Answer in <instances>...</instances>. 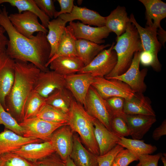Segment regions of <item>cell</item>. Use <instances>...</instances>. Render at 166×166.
<instances>
[{"instance_id":"1","label":"cell","mask_w":166,"mask_h":166,"mask_svg":"<svg viewBox=\"0 0 166 166\" xmlns=\"http://www.w3.org/2000/svg\"><path fill=\"white\" fill-rule=\"evenodd\" d=\"M5 6L0 8V26L9 37L6 52L11 58L32 63L41 71L48 70L46 64L49 59L50 45L46 34L38 32L28 38L18 32L11 23Z\"/></svg>"},{"instance_id":"2","label":"cell","mask_w":166,"mask_h":166,"mask_svg":"<svg viewBox=\"0 0 166 166\" xmlns=\"http://www.w3.org/2000/svg\"><path fill=\"white\" fill-rule=\"evenodd\" d=\"M14 83L5 98V109L19 123L24 119L25 104L34 90L41 70L33 64L15 60Z\"/></svg>"},{"instance_id":"3","label":"cell","mask_w":166,"mask_h":166,"mask_svg":"<svg viewBox=\"0 0 166 166\" xmlns=\"http://www.w3.org/2000/svg\"><path fill=\"white\" fill-rule=\"evenodd\" d=\"M113 49L117 57V64L112 72L105 77L106 79L119 76L129 68L134 53L143 50L140 38L134 25L128 23L125 32L117 37Z\"/></svg>"},{"instance_id":"4","label":"cell","mask_w":166,"mask_h":166,"mask_svg":"<svg viewBox=\"0 0 166 166\" xmlns=\"http://www.w3.org/2000/svg\"><path fill=\"white\" fill-rule=\"evenodd\" d=\"M68 114V125L73 132L78 134L89 151L96 155H99V150L94 134V118L74 99Z\"/></svg>"},{"instance_id":"5","label":"cell","mask_w":166,"mask_h":166,"mask_svg":"<svg viewBox=\"0 0 166 166\" xmlns=\"http://www.w3.org/2000/svg\"><path fill=\"white\" fill-rule=\"evenodd\" d=\"M84 108L89 115L112 131L111 123L114 115L105 100L92 86L88 90Z\"/></svg>"},{"instance_id":"6","label":"cell","mask_w":166,"mask_h":166,"mask_svg":"<svg viewBox=\"0 0 166 166\" xmlns=\"http://www.w3.org/2000/svg\"><path fill=\"white\" fill-rule=\"evenodd\" d=\"M113 42L110 47L100 52L88 65L85 66L78 73H88L95 77H105L109 74L115 67L117 57L113 48Z\"/></svg>"},{"instance_id":"7","label":"cell","mask_w":166,"mask_h":166,"mask_svg":"<svg viewBox=\"0 0 166 166\" xmlns=\"http://www.w3.org/2000/svg\"><path fill=\"white\" fill-rule=\"evenodd\" d=\"M19 124L23 129V136L39 139L44 142L50 141L51 135L57 129L68 125L49 122L37 117L24 119Z\"/></svg>"},{"instance_id":"8","label":"cell","mask_w":166,"mask_h":166,"mask_svg":"<svg viewBox=\"0 0 166 166\" xmlns=\"http://www.w3.org/2000/svg\"><path fill=\"white\" fill-rule=\"evenodd\" d=\"M91 86L105 99L114 97L129 99L135 93L127 84L116 79L95 77Z\"/></svg>"},{"instance_id":"9","label":"cell","mask_w":166,"mask_h":166,"mask_svg":"<svg viewBox=\"0 0 166 166\" xmlns=\"http://www.w3.org/2000/svg\"><path fill=\"white\" fill-rule=\"evenodd\" d=\"M8 18L12 25L19 33L28 38L35 32L46 34L48 30L39 22L38 16L34 13L25 11L21 13L11 14Z\"/></svg>"},{"instance_id":"10","label":"cell","mask_w":166,"mask_h":166,"mask_svg":"<svg viewBox=\"0 0 166 166\" xmlns=\"http://www.w3.org/2000/svg\"><path fill=\"white\" fill-rule=\"evenodd\" d=\"M140 52L134 54L132 63L128 69L124 73L107 79H116L127 84L135 93H143L147 87L144 82L148 69L146 68L140 70Z\"/></svg>"},{"instance_id":"11","label":"cell","mask_w":166,"mask_h":166,"mask_svg":"<svg viewBox=\"0 0 166 166\" xmlns=\"http://www.w3.org/2000/svg\"><path fill=\"white\" fill-rule=\"evenodd\" d=\"M65 88L72 94L77 102L84 107L86 96L94 77L88 73H76L64 76Z\"/></svg>"},{"instance_id":"12","label":"cell","mask_w":166,"mask_h":166,"mask_svg":"<svg viewBox=\"0 0 166 166\" xmlns=\"http://www.w3.org/2000/svg\"><path fill=\"white\" fill-rule=\"evenodd\" d=\"M130 22L136 27L140 36L143 50L151 53L154 56L157 72L161 69V65L158 60V54L160 51L162 45L158 41L157 31L148 27L144 28L137 22L134 15L132 14L130 17Z\"/></svg>"},{"instance_id":"13","label":"cell","mask_w":166,"mask_h":166,"mask_svg":"<svg viewBox=\"0 0 166 166\" xmlns=\"http://www.w3.org/2000/svg\"><path fill=\"white\" fill-rule=\"evenodd\" d=\"M64 77L53 70L41 71L34 91L46 98L55 90L65 88Z\"/></svg>"},{"instance_id":"14","label":"cell","mask_w":166,"mask_h":166,"mask_svg":"<svg viewBox=\"0 0 166 166\" xmlns=\"http://www.w3.org/2000/svg\"><path fill=\"white\" fill-rule=\"evenodd\" d=\"M68 26L77 39H85L99 44L104 43V39L111 32L105 26L93 27L78 21L70 22Z\"/></svg>"},{"instance_id":"15","label":"cell","mask_w":166,"mask_h":166,"mask_svg":"<svg viewBox=\"0 0 166 166\" xmlns=\"http://www.w3.org/2000/svg\"><path fill=\"white\" fill-rule=\"evenodd\" d=\"M73 132L68 125H64L55 131L50 141L55 152L65 162L69 156L73 145Z\"/></svg>"},{"instance_id":"16","label":"cell","mask_w":166,"mask_h":166,"mask_svg":"<svg viewBox=\"0 0 166 166\" xmlns=\"http://www.w3.org/2000/svg\"><path fill=\"white\" fill-rule=\"evenodd\" d=\"M15 60L6 51L0 53V101L4 108L5 100L13 86L15 76Z\"/></svg>"},{"instance_id":"17","label":"cell","mask_w":166,"mask_h":166,"mask_svg":"<svg viewBox=\"0 0 166 166\" xmlns=\"http://www.w3.org/2000/svg\"><path fill=\"white\" fill-rule=\"evenodd\" d=\"M58 17L67 23L78 20L86 25L97 27L105 26V17L102 16L95 11L85 7L74 5L70 13L62 14Z\"/></svg>"},{"instance_id":"18","label":"cell","mask_w":166,"mask_h":166,"mask_svg":"<svg viewBox=\"0 0 166 166\" xmlns=\"http://www.w3.org/2000/svg\"><path fill=\"white\" fill-rule=\"evenodd\" d=\"M145 8L146 26L157 31L163 28L161 21L166 17V3L161 0H139Z\"/></svg>"},{"instance_id":"19","label":"cell","mask_w":166,"mask_h":166,"mask_svg":"<svg viewBox=\"0 0 166 166\" xmlns=\"http://www.w3.org/2000/svg\"><path fill=\"white\" fill-rule=\"evenodd\" d=\"M13 152L28 160L35 162L55 152L50 141L28 144Z\"/></svg>"},{"instance_id":"20","label":"cell","mask_w":166,"mask_h":166,"mask_svg":"<svg viewBox=\"0 0 166 166\" xmlns=\"http://www.w3.org/2000/svg\"><path fill=\"white\" fill-rule=\"evenodd\" d=\"M43 142L39 139L24 137L5 128L0 133V155L13 152L28 144Z\"/></svg>"},{"instance_id":"21","label":"cell","mask_w":166,"mask_h":166,"mask_svg":"<svg viewBox=\"0 0 166 166\" xmlns=\"http://www.w3.org/2000/svg\"><path fill=\"white\" fill-rule=\"evenodd\" d=\"M125 120L132 139L140 140L156 121V116L126 114Z\"/></svg>"},{"instance_id":"22","label":"cell","mask_w":166,"mask_h":166,"mask_svg":"<svg viewBox=\"0 0 166 166\" xmlns=\"http://www.w3.org/2000/svg\"><path fill=\"white\" fill-rule=\"evenodd\" d=\"M94 134L100 155H104L114 148L121 137L108 129L97 120L94 118Z\"/></svg>"},{"instance_id":"23","label":"cell","mask_w":166,"mask_h":166,"mask_svg":"<svg viewBox=\"0 0 166 166\" xmlns=\"http://www.w3.org/2000/svg\"><path fill=\"white\" fill-rule=\"evenodd\" d=\"M123 111L126 114L156 116L150 100L143 93H135L131 98L124 99Z\"/></svg>"},{"instance_id":"24","label":"cell","mask_w":166,"mask_h":166,"mask_svg":"<svg viewBox=\"0 0 166 166\" xmlns=\"http://www.w3.org/2000/svg\"><path fill=\"white\" fill-rule=\"evenodd\" d=\"M49 66L51 70L64 77L78 73L85 65L77 56H61L53 60Z\"/></svg>"},{"instance_id":"25","label":"cell","mask_w":166,"mask_h":166,"mask_svg":"<svg viewBox=\"0 0 166 166\" xmlns=\"http://www.w3.org/2000/svg\"><path fill=\"white\" fill-rule=\"evenodd\" d=\"M129 22L125 8L118 6L105 17V26L111 32L115 33L117 38L125 32Z\"/></svg>"},{"instance_id":"26","label":"cell","mask_w":166,"mask_h":166,"mask_svg":"<svg viewBox=\"0 0 166 166\" xmlns=\"http://www.w3.org/2000/svg\"><path fill=\"white\" fill-rule=\"evenodd\" d=\"M97 156L86 149L79 136L73 135V145L69 157L76 166H98Z\"/></svg>"},{"instance_id":"27","label":"cell","mask_w":166,"mask_h":166,"mask_svg":"<svg viewBox=\"0 0 166 166\" xmlns=\"http://www.w3.org/2000/svg\"><path fill=\"white\" fill-rule=\"evenodd\" d=\"M110 45L109 44H99L83 39H77L76 42L77 56L85 66L89 64L100 52Z\"/></svg>"},{"instance_id":"28","label":"cell","mask_w":166,"mask_h":166,"mask_svg":"<svg viewBox=\"0 0 166 166\" xmlns=\"http://www.w3.org/2000/svg\"><path fill=\"white\" fill-rule=\"evenodd\" d=\"M74 37L68 26H66L60 41L56 52L49 59L46 64L48 68L51 61L61 56H77L76 49V42Z\"/></svg>"},{"instance_id":"29","label":"cell","mask_w":166,"mask_h":166,"mask_svg":"<svg viewBox=\"0 0 166 166\" xmlns=\"http://www.w3.org/2000/svg\"><path fill=\"white\" fill-rule=\"evenodd\" d=\"M66 23L59 17L50 21L49 22L47 27L49 30L46 38L51 47L49 59L53 57L56 52Z\"/></svg>"},{"instance_id":"30","label":"cell","mask_w":166,"mask_h":166,"mask_svg":"<svg viewBox=\"0 0 166 166\" xmlns=\"http://www.w3.org/2000/svg\"><path fill=\"white\" fill-rule=\"evenodd\" d=\"M74 97L65 88L57 89L45 98L46 104L68 114Z\"/></svg>"},{"instance_id":"31","label":"cell","mask_w":166,"mask_h":166,"mask_svg":"<svg viewBox=\"0 0 166 166\" xmlns=\"http://www.w3.org/2000/svg\"><path fill=\"white\" fill-rule=\"evenodd\" d=\"M5 3L16 7L18 13L29 11L34 13L40 20L42 25L47 28L50 18L38 7L34 0H0V5Z\"/></svg>"},{"instance_id":"32","label":"cell","mask_w":166,"mask_h":166,"mask_svg":"<svg viewBox=\"0 0 166 166\" xmlns=\"http://www.w3.org/2000/svg\"><path fill=\"white\" fill-rule=\"evenodd\" d=\"M117 144L140 156L151 154L157 149L154 145L145 143L143 140L121 137Z\"/></svg>"},{"instance_id":"33","label":"cell","mask_w":166,"mask_h":166,"mask_svg":"<svg viewBox=\"0 0 166 166\" xmlns=\"http://www.w3.org/2000/svg\"><path fill=\"white\" fill-rule=\"evenodd\" d=\"M36 117L49 122L68 124V114L46 104L42 107Z\"/></svg>"},{"instance_id":"34","label":"cell","mask_w":166,"mask_h":166,"mask_svg":"<svg viewBox=\"0 0 166 166\" xmlns=\"http://www.w3.org/2000/svg\"><path fill=\"white\" fill-rule=\"evenodd\" d=\"M45 104V98L34 90L25 104L24 119L36 117L41 108Z\"/></svg>"},{"instance_id":"35","label":"cell","mask_w":166,"mask_h":166,"mask_svg":"<svg viewBox=\"0 0 166 166\" xmlns=\"http://www.w3.org/2000/svg\"><path fill=\"white\" fill-rule=\"evenodd\" d=\"M3 124L5 128L23 136V129L16 120L4 108L0 101V125Z\"/></svg>"},{"instance_id":"36","label":"cell","mask_w":166,"mask_h":166,"mask_svg":"<svg viewBox=\"0 0 166 166\" xmlns=\"http://www.w3.org/2000/svg\"><path fill=\"white\" fill-rule=\"evenodd\" d=\"M0 166H35L33 162L13 152L0 155Z\"/></svg>"},{"instance_id":"37","label":"cell","mask_w":166,"mask_h":166,"mask_svg":"<svg viewBox=\"0 0 166 166\" xmlns=\"http://www.w3.org/2000/svg\"><path fill=\"white\" fill-rule=\"evenodd\" d=\"M112 131L122 137L130 136V130L125 119L119 116H114L111 123Z\"/></svg>"},{"instance_id":"38","label":"cell","mask_w":166,"mask_h":166,"mask_svg":"<svg viewBox=\"0 0 166 166\" xmlns=\"http://www.w3.org/2000/svg\"><path fill=\"white\" fill-rule=\"evenodd\" d=\"M139 156L130 150L123 149L117 154L114 160L119 166H128L132 162L138 160Z\"/></svg>"},{"instance_id":"39","label":"cell","mask_w":166,"mask_h":166,"mask_svg":"<svg viewBox=\"0 0 166 166\" xmlns=\"http://www.w3.org/2000/svg\"><path fill=\"white\" fill-rule=\"evenodd\" d=\"M105 100L114 116H120L125 119V114L123 111L124 98L114 97Z\"/></svg>"},{"instance_id":"40","label":"cell","mask_w":166,"mask_h":166,"mask_svg":"<svg viewBox=\"0 0 166 166\" xmlns=\"http://www.w3.org/2000/svg\"><path fill=\"white\" fill-rule=\"evenodd\" d=\"M123 149V147L117 144L107 153L98 156V166H111L117 154Z\"/></svg>"},{"instance_id":"41","label":"cell","mask_w":166,"mask_h":166,"mask_svg":"<svg viewBox=\"0 0 166 166\" xmlns=\"http://www.w3.org/2000/svg\"><path fill=\"white\" fill-rule=\"evenodd\" d=\"M55 153L34 162L35 166H66L65 162L63 161Z\"/></svg>"},{"instance_id":"42","label":"cell","mask_w":166,"mask_h":166,"mask_svg":"<svg viewBox=\"0 0 166 166\" xmlns=\"http://www.w3.org/2000/svg\"><path fill=\"white\" fill-rule=\"evenodd\" d=\"M38 7L49 18H53L57 11L52 0H34Z\"/></svg>"},{"instance_id":"43","label":"cell","mask_w":166,"mask_h":166,"mask_svg":"<svg viewBox=\"0 0 166 166\" xmlns=\"http://www.w3.org/2000/svg\"><path fill=\"white\" fill-rule=\"evenodd\" d=\"M159 152L155 155H142L139 156V162L136 166H158L159 160L163 155Z\"/></svg>"},{"instance_id":"44","label":"cell","mask_w":166,"mask_h":166,"mask_svg":"<svg viewBox=\"0 0 166 166\" xmlns=\"http://www.w3.org/2000/svg\"><path fill=\"white\" fill-rule=\"evenodd\" d=\"M60 7V10L57 11L55 14L54 18H56L60 15L70 13L72 10L74 5L73 0H57Z\"/></svg>"},{"instance_id":"45","label":"cell","mask_w":166,"mask_h":166,"mask_svg":"<svg viewBox=\"0 0 166 166\" xmlns=\"http://www.w3.org/2000/svg\"><path fill=\"white\" fill-rule=\"evenodd\" d=\"M140 61L144 66H151L153 69L157 72L155 59L153 55L151 53L143 50L140 53Z\"/></svg>"},{"instance_id":"46","label":"cell","mask_w":166,"mask_h":166,"mask_svg":"<svg viewBox=\"0 0 166 166\" xmlns=\"http://www.w3.org/2000/svg\"><path fill=\"white\" fill-rule=\"evenodd\" d=\"M166 135V120H164L161 124L156 128L152 134V138L155 140H158L162 136Z\"/></svg>"},{"instance_id":"47","label":"cell","mask_w":166,"mask_h":166,"mask_svg":"<svg viewBox=\"0 0 166 166\" xmlns=\"http://www.w3.org/2000/svg\"><path fill=\"white\" fill-rule=\"evenodd\" d=\"M4 28L0 26V53L6 51L8 39L5 35Z\"/></svg>"},{"instance_id":"48","label":"cell","mask_w":166,"mask_h":166,"mask_svg":"<svg viewBox=\"0 0 166 166\" xmlns=\"http://www.w3.org/2000/svg\"><path fill=\"white\" fill-rule=\"evenodd\" d=\"M66 166H76L69 156L65 161Z\"/></svg>"},{"instance_id":"49","label":"cell","mask_w":166,"mask_h":166,"mask_svg":"<svg viewBox=\"0 0 166 166\" xmlns=\"http://www.w3.org/2000/svg\"><path fill=\"white\" fill-rule=\"evenodd\" d=\"M166 154L164 155V156L163 155L161 157V159L163 163L164 166H166Z\"/></svg>"},{"instance_id":"50","label":"cell","mask_w":166,"mask_h":166,"mask_svg":"<svg viewBox=\"0 0 166 166\" xmlns=\"http://www.w3.org/2000/svg\"><path fill=\"white\" fill-rule=\"evenodd\" d=\"M111 166H119L116 162L114 160Z\"/></svg>"}]
</instances>
